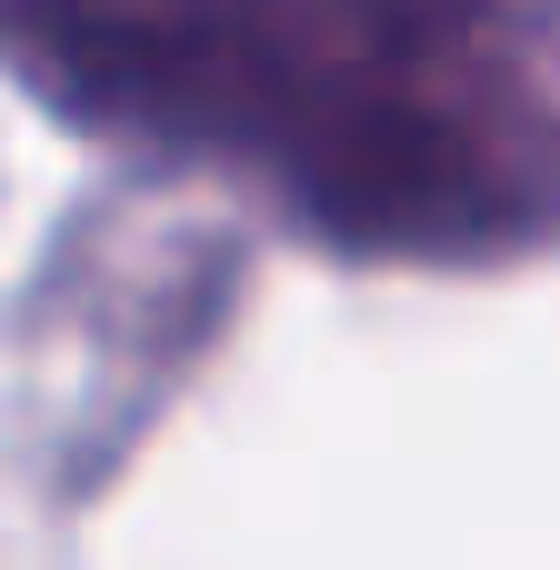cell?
Instances as JSON below:
<instances>
[{
    "mask_svg": "<svg viewBox=\"0 0 560 570\" xmlns=\"http://www.w3.org/2000/svg\"><path fill=\"white\" fill-rule=\"evenodd\" d=\"M0 50L110 130L381 230H471L560 150L511 0H0Z\"/></svg>",
    "mask_w": 560,
    "mask_h": 570,
    "instance_id": "cell-1",
    "label": "cell"
}]
</instances>
